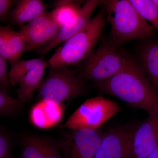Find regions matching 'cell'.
I'll return each mask as SVG.
<instances>
[{"label":"cell","mask_w":158,"mask_h":158,"mask_svg":"<svg viewBox=\"0 0 158 158\" xmlns=\"http://www.w3.org/2000/svg\"><path fill=\"white\" fill-rule=\"evenodd\" d=\"M94 86L133 108L144 110L149 116L158 115L157 90L134 59L119 73Z\"/></svg>","instance_id":"1"},{"label":"cell","mask_w":158,"mask_h":158,"mask_svg":"<svg viewBox=\"0 0 158 158\" xmlns=\"http://www.w3.org/2000/svg\"><path fill=\"white\" fill-rule=\"evenodd\" d=\"M106 20L111 26V40L119 46L152 36L153 27L143 18L130 0L105 2Z\"/></svg>","instance_id":"2"},{"label":"cell","mask_w":158,"mask_h":158,"mask_svg":"<svg viewBox=\"0 0 158 158\" xmlns=\"http://www.w3.org/2000/svg\"><path fill=\"white\" fill-rule=\"evenodd\" d=\"M106 16L104 3V7L84 29L57 50L49 60V65L52 67L72 66L88 58L101 36L107 21Z\"/></svg>","instance_id":"3"},{"label":"cell","mask_w":158,"mask_h":158,"mask_svg":"<svg viewBox=\"0 0 158 158\" xmlns=\"http://www.w3.org/2000/svg\"><path fill=\"white\" fill-rule=\"evenodd\" d=\"M133 60L111 40L104 42L86 59L78 76L99 84L119 73Z\"/></svg>","instance_id":"4"},{"label":"cell","mask_w":158,"mask_h":158,"mask_svg":"<svg viewBox=\"0 0 158 158\" xmlns=\"http://www.w3.org/2000/svg\"><path fill=\"white\" fill-rule=\"evenodd\" d=\"M87 90L85 81L79 77L76 69L50 66L38 88V98L42 101L59 105L84 95Z\"/></svg>","instance_id":"5"},{"label":"cell","mask_w":158,"mask_h":158,"mask_svg":"<svg viewBox=\"0 0 158 158\" xmlns=\"http://www.w3.org/2000/svg\"><path fill=\"white\" fill-rule=\"evenodd\" d=\"M120 110L117 103L103 97L88 99L69 117L62 128L97 130Z\"/></svg>","instance_id":"6"},{"label":"cell","mask_w":158,"mask_h":158,"mask_svg":"<svg viewBox=\"0 0 158 158\" xmlns=\"http://www.w3.org/2000/svg\"><path fill=\"white\" fill-rule=\"evenodd\" d=\"M104 133L98 129L69 130L58 143L63 158H94Z\"/></svg>","instance_id":"7"},{"label":"cell","mask_w":158,"mask_h":158,"mask_svg":"<svg viewBox=\"0 0 158 158\" xmlns=\"http://www.w3.org/2000/svg\"><path fill=\"white\" fill-rule=\"evenodd\" d=\"M60 30L50 12H46L21 27L19 31L25 41L28 52L48 44L57 37Z\"/></svg>","instance_id":"8"},{"label":"cell","mask_w":158,"mask_h":158,"mask_svg":"<svg viewBox=\"0 0 158 158\" xmlns=\"http://www.w3.org/2000/svg\"><path fill=\"white\" fill-rule=\"evenodd\" d=\"M135 130L123 126L108 130L104 134L94 158H130Z\"/></svg>","instance_id":"9"},{"label":"cell","mask_w":158,"mask_h":158,"mask_svg":"<svg viewBox=\"0 0 158 158\" xmlns=\"http://www.w3.org/2000/svg\"><path fill=\"white\" fill-rule=\"evenodd\" d=\"M105 1L100 0H88L85 1L82 5L81 10L76 17L60 29L59 34L52 42L37 50V53L40 55H45L51 50L78 33L86 27L91 19L94 11L99 5H102Z\"/></svg>","instance_id":"10"},{"label":"cell","mask_w":158,"mask_h":158,"mask_svg":"<svg viewBox=\"0 0 158 158\" xmlns=\"http://www.w3.org/2000/svg\"><path fill=\"white\" fill-rule=\"evenodd\" d=\"M158 144V115L149 116L136 127L130 158H148Z\"/></svg>","instance_id":"11"},{"label":"cell","mask_w":158,"mask_h":158,"mask_svg":"<svg viewBox=\"0 0 158 158\" xmlns=\"http://www.w3.org/2000/svg\"><path fill=\"white\" fill-rule=\"evenodd\" d=\"M27 49L25 41L19 31H14L9 26H1L0 57L12 66L19 61Z\"/></svg>","instance_id":"12"},{"label":"cell","mask_w":158,"mask_h":158,"mask_svg":"<svg viewBox=\"0 0 158 158\" xmlns=\"http://www.w3.org/2000/svg\"><path fill=\"white\" fill-rule=\"evenodd\" d=\"M23 143L21 158H63L58 143L47 138L28 136Z\"/></svg>","instance_id":"13"},{"label":"cell","mask_w":158,"mask_h":158,"mask_svg":"<svg viewBox=\"0 0 158 158\" xmlns=\"http://www.w3.org/2000/svg\"><path fill=\"white\" fill-rule=\"evenodd\" d=\"M49 65L44 60L24 76L19 83L17 90L18 98L23 102H28L33 98L36 90L43 80L46 68Z\"/></svg>","instance_id":"14"},{"label":"cell","mask_w":158,"mask_h":158,"mask_svg":"<svg viewBox=\"0 0 158 158\" xmlns=\"http://www.w3.org/2000/svg\"><path fill=\"white\" fill-rule=\"evenodd\" d=\"M15 5L9 19L17 25L30 23L47 12L45 5L40 0H19Z\"/></svg>","instance_id":"15"},{"label":"cell","mask_w":158,"mask_h":158,"mask_svg":"<svg viewBox=\"0 0 158 158\" xmlns=\"http://www.w3.org/2000/svg\"><path fill=\"white\" fill-rule=\"evenodd\" d=\"M140 66L158 90V40L145 43L140 51Z\"/></svg>","instance_id":"16"},{"label":"cell","mask_w":158,"mask_h":158,"mask_svg":"<svg viewBox=\"0 0 158 158\" xmlns=\"http://www.w3.org/2000/svg\"><path fill=\"white\" fill-rule=\"evenodd\" d=\"M81 5V1H57L54 4L55 8L50 12L51 15L61 29L76 17Z\"/></svg>","instance_id":"17"},{"label":"cell","mask_w":158,"mask_h":158,"mask_svg":"<svg viewBox=\"0 0 158 158\" xmlns=\"http://www.w3.org/2000/svg\"><path fill=\"white\" fill-rule=\"evenodd\" d=\"M43 57L29 60H20L14 65L11 66L9 73V80L11 86L19 85L23 77L43 61Z\"/></svg>","instance_id":"18"},{"label":"cell","mask_w":158,"mask_h":158,"mask_svg":"<svg viewBox=\"0 0 158 158\" xmlns=\"http://www.w3.org/2000/svg\"><path fill=\"white\" fill-rule=\"evenodd\" d=\"M143 18L158 31V6L153 0H130Z\"/></svg>","instance_id":"19"},{"label":"cell","mask_w":158,"mask_h":158,"mask_svg":"<svg viewBox=\"0 0 158 158\" xmlns=\"http://www.w3.org/2000/svg\"><path fill=\"white\" fill-rule=\"evenodd\" d=\"M23 102L12 98L6 92L0 90V114L10 116L18 113L22 107Z\"/></svg>","instance_id":"20"},{"label":"cell","mask_w":158,"mask_h":158,"mask_svg":"<svg viewBox=\"0 0 158 158\" xmlns=\"http://www.w3.org/2000/svg\"><path fill=\"white\" fill-rule=\"evenodd\" d=\"M7 62L0 57V86L1 89L6 92L11 85L9 73L7 72Z\"/></svg>","instance_id":"21"},{"label":"cell","mask_w":158,"mask_h":158,"mask_svg":"<svg viewBox=\"0 0 158 158\" xmlns=\"http://www.w3.org/2000/svg\"><path fill=\"white\" fill-rule=\"evenodd\" d=\"M0 158H12L11 142L2 131L0 134Z\"/></svg>","instance_id":"22"},{"label":"cell","mask_w":158,"mask_h":158,"mask_svg":"<svg viewBox=\"0 0 158 158\" xmlns=\"http://www.w3.org/2000/svg\"><path fill=\"white\" fill-rule=\"evenodd\" d=\"M17 2L13 0H0V19L6 22L10 17L11 9Z\"/></svg>","instance_id":"23"},{"label":"cell","mask_w":158,"mask_h":158,"mask_svg":"<svg viewBox=\"0 0 158 158\" xmlns=\"http://www.w3.org/2000/svg\"><path fill=\"white\" fill-rule=\"evenodd\" d=\"M148 158H158V144L151 154Z\"/></svg>","instance_id":"24"},{"label":"cell","mask_w":158,"mask_h":158,"mask_svg":"<svg viewBox=\"0 0 158 158\" xmlns=\"http://www.w3.org/2000/svg\"><path fill=\"white\" fill-rule=\"evenodd\" d=\"M153 1L158 6V0H153Z\"/></svg>","instance_id":"25"}]
</instances>
